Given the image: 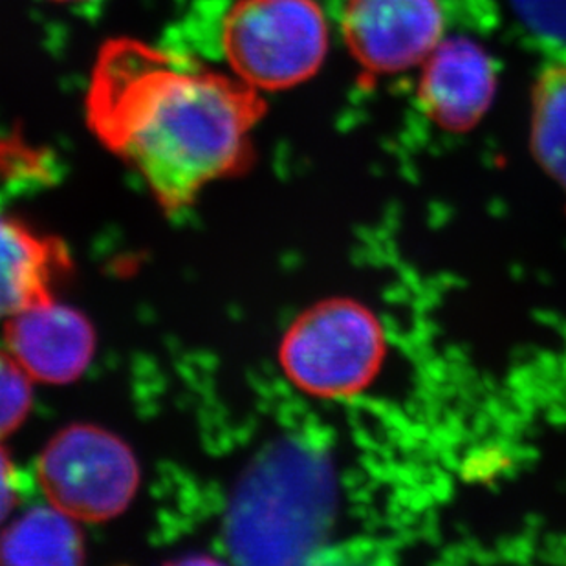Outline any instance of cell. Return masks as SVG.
Wrapping results in <instances>:
<instances>
[{"label": "cell", "instance_id": "7", "mask_svg": "<svg viewBox=\"0 0 566 566\" xmlns=\"http://www.w3.org/2000/svg\"><path fill=\"white\" fill-rule=\"evenodd\" d=\"M96 343L91 321L55 297L4 321L6 350L33 381L72 384L92 364Z\"/></svg>", "mask_w": 566, "mask_h": 566}, {"label": "cell", "instance_id": "8", "mask_svg": "<svg viewBox=\"0 0 566 566\" xmlns=\"http://www.w3.org/2000/svg\"><path fill=\"white\" fill-rule=\"evenodd\" d=\"M70 272L64 244L32 230L22 220L0 214V321L43 301Z\"/></svg>", "mask_w": 566, "mask_h": 566}, {"label": "cell", "instance_id": "11", "mask_svg": "<svg viewBox=\"0 0 566 566\" xmlns=\"http://www.w3.org/2000/svg\"><path fill=\"white\" fill-rule=\"evenodd\" d=\"M512 8L530 39L566 55V0H512Z\"/></svg>", "mask_w": 566, "mask_h": 566}, {"label": "cell", "instance_id": "5", "mask_svg": "<svg viewBox=\"0 0 566 566\" xmlns=\"http://www.w3.org/2000/svg\"><path fill=\"white\" fill-rule=\"evenodd\" d=\"M343 39L365 74L411 69L439 43L440 0H336Z\"/></svg>", "mask_w": 566, "mask_h": 566}, {"label": "cell", "instance_id": "12", "mask_svg": "<svg viewBox=\"0 0 566 566\" xmlns=\"http://www.w3.org/2000/svg\"><path fill=\"white\" fill-rule=\"evenodd\" d=\"M33 403V379L6 348L0 350V442L27 422Z\"/></svg>", "mask_w": 566, "mask_h": 566}, {"label": "cell", "instance_id": "1", "mask_svg": "<svg viewBox=\"0 0 566 566\" xmlns=\"http://www.w3.org/2000/svg\"><path fill=\"white\" fill-rule=\"evenodd\" d=\"M264 113L255 86L136 39L103 44L86 91L88 128L169 214L248 169Z\"/></svg>", "mask_w": 566, "mask_h": 566}, {"label": "cell", "instance_id": "14", "mask_svg": "<svg viewBox=\"0 0 566 566\" xmlns=\"http://www.w3.org/2000/svg\"><path fill=\"white\" fill-rule=\"evenodd\" d=\"M52 2H86V0H52Z\"/></svg>", "mask_w": 566, "mask_h": 566}, {"label": "cell", "instance_id": "9", "mask_svg": "<svg viewBox=\"0 0 566 566\" xmlns=\"http://www.w3.org/2000/svg\"><path fill=\"white\" fill-rule=\"evenodd\" d=\"M85 543L77 521L52 504L32 507L0 535L2 565H77Z\"/></svg>", "mask_w": 566, "mask_h": 566}, {"label": "cell", "instance_id": "4", "mask_svg": "<svg viewBox=\"0 0 566 566\" xmlns=\"http://www.w3.org/2000/svg\"><path fill=\"white\" fill-rule=\"evenodd\" d=\"M38 482L49 504L77 523H105L133 503L139 465L116 434L74 423L46 443L38 460Z\"/></svg>", "mask_w": 566, "mask_h": 566}, {"label": "cell", "instance_id": "6", "mask_svg": "<svg viewBox=\"0 0 566 566\" xmlns=\"http://www.w3.org/2000/svg\"><path fill=\"white\" fill-rule=\"evenodd\" d=\"M497 60L475 39L448 38L434 50L418 86L423 116L446 133H468L492 107Z\"/></svg>", "mask_w": 566, "mask_h": 566}, {"label": "cell", "instance_id": "2", "mask_svg": "<svg viewBox=\"0 0 566 566\" xmlns=\"http://www.w3.org/2000/svg\"><path fill=\"white\" fill-rule=\"evenodd\" d=\"M217 38L237 77L262 91L311 80L328 52V27L315 0H235Z\"/></svg>", "mask_w": 566, "mask_h": 566}, {"label": "cell", "instance_id": "3", "mask_svg": "<svg viewBox=\"0 0 566 566\" xmlns=\"http://www.w3.org/2000/svg\"><path fill=\"white\" fill-rule=\"evenodd\" d=\"M385 358V334L367 306L326 300L306 308L281 339L290 381L317 398H347L369 387Z\"/></svg>", "mask_w": 566, "mask_h": 566}, {"label": "cell", "instance_id": "10", "mask_svg": "<svg viewBox=\"0 0 566 566\" xmlns=\"http://www.w3.org/2000/svg\"><path fill=\"white\" fill-rule=\"evenodd\" d=\"M532 149L566 195V55L543 64L532 91Z\"/></svg>", "mask_w": 566, "mask_h": 566}, {"label": "cell", "instance_id": "13", "mask_svg": "<svg viewBox=\"0 0 566 566\" xmlns=\"http://www.w3.org/2000/svg\"><path fill=\"white\" fill-rule=\"evenodd\" d=\"M21 495V479L10 454L0 442V524L10 517Z\"/></svg>", "mask_w": 566, "mask_h": 566}]
</instances>
